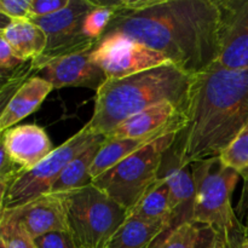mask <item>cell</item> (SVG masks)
I'll return each mask as SVG.
<instances>
[{"label": "cell", "mask_w": 248, "mask_h": 248, "mask_svg": "<svg viewBox=\"0 0 248 248\" xmlns=\"http://www.w3.org/2000/svg\"><path fill=\"white\" fill-rule=\"evenodd\" d=\"M244 232L245 227H240L232 230H222V232H218L216 248H244L242 247Z\"/></svg>", "instance_id": "30"}, {"label": "cell", "mask_w": 248, "mask_h": 248, "mask_svg": "<svg viewBox=\"0 0 248 248\" xmlns=\"http://www.w3.org/2000/svg\"><path fill=\"white\" fill-rule=\"evenodd\" d=\"M190 166L195 183L194 223L218 232L244 227L232 205L239 174L224 166L218 156L193 162Z\"/></svg>", "instance_id": "6"}, {"label": "cell", "mask_w": 248, "mask_h": 248, "mask_svg": "<svg viewBox=\"0 0 248 248\" xmlns=\"http://www.w3.org/2000/svg\"><path fill=\"white\" fill-rule=\"evenodd\" d=\"M93 50L79 51L60 57L33 60L38 75L50 82L53 89L63 87H87L98 91L107 81L102 68L93 62L91 52Z\"/></svg>", "instance_id": "11"}, {"label": "cell", "mask_w": 248, "mask_h": 248, "mask_svg": "<svg viewBox=\"0 0 248 248\" xmlns=\"http://www.w3.org/2000/svg\"><path fill=\"white\" fill-rule=\"evenodd\" d=\"M162 232V228L128 215L110 237L106 248H150Z\"/></svg>", "instance_id": "21"}, {"label": "cell", "mask_w": 248, "mask_h": 248, "mask_svg": "<svg viewBox=\"0 0 248 248\" xmlns=\"http://www.w3.org/2000/svg\"><path fill=\"white\" fill-rule=\"evenodd\" d=\"M106 35L121 34L166 56L190 74L210 68L219 52L218 0H120Z\"/></svg>", "instance_id": "1"}, {"label": "cell", "mask_w": 248, "mask_h": 248, "mask_svg": "<svg viewBox=\"0 0 248 248\" xmlns=\"http://www.w3.org/2000/svg\"><path fill=\"white\" fill-rule=\"evenodd\" d=\"M181 131L157 138L136 154L119 162L92 181V184L130 212L159 178L164 154Z\"/></svg>", "instance_id": "5"}, {"label": "cell", "mask_w": 248, "mask_h": 248, "mask_svg": "<svg viewBox=\"0 0 248 248\" xmlns=\"http://www.w3.org/2000/svg\"><path fill=\"white\" fill-rule=\"evenodd\" d=\"M177 132V131H172ZM169 132V133H172ZM169 133L160 136H154V137H145V138H127V140H104L103 144L99 148L97 156L94 159L93 164L91 167V177L92 179H96L104 172L113 169L114 166L121 162L123 160L127 159L131 155L136 154L137 152L142 150L150 143L156 140L157 138L166 136Z\"/></svg>", "instance_id": "19"}, {"label": "cell", "mask_w": 248, "mask_h": 248, "mask_svg": "<svg viewBox=\"0 0 248 248\" xmlns=\"http://www.w3.org/2000/svg\"><path fill=\"white\" fill-rule=\"evenodd\" d=\"M193 74L165 64L123 79H107L96 92L91 119L85 124L106 137L130 116L161 102H172L186 115Z\"/></svg>", "instance_id": "3"}, {"label": "cell", "mask_w": 248, "mask_h": 248, "mask_svg": "<svg viewBox=\"0 0 248 248\" xmlns=\"http://www.w3.org/2000/svg\"><path fill=\"white\" fill-rule=\"evenodd\" d=\"M242 247L248 248V227L245 228L244 239H242Z\"/></svg>", "instance_id": "33"}, {"label": "cell", "mask_w": 248, "mask_h": 248, "mask_svg": "<svg viewBox=\"0 0 248 248\" xmlns=\"http://www.w3.org/2000/svg\"><path fill=\"white\" fill-rule=\"evenodd\" d=\"M69 232L80 248H106L127 210L93 184L63 193Z\"/></svg>", "instance_id": "4"}, {"label": "cell", "mask_w": 248, "mask_h": 248, "mask_svg": "<svg viewBox=\"0 0 248 248\" xmlns=\"http://www.w3.org/2000/svg\"><path fill=\"white\" fill-rule=\"evenodd\" d=\"M248 121V68L193 74L186 126L174 147L186 164L218 156Z\"/></svg>", "instance_id": "2"}, {"label": "cell", "mask_w": 248, "mask_h": 248, "mask_svg": "<svg viewBox=\"0 0 248 248\" xmlns=\"http://www.w3.org/2000/svg\"><path fill=\"white\" fill-rule=\"evenodd\" d=\"M1 133V148L21 172L34 169L55 150L46 131L34 124L14 126Z\"/></svg>", "instance_id": "15"}, {"label": "cell", "mask_w": 248, "mask_h": 248, "mask_svg": "<svg viewBox=\"0 0 248 248\" xmlns=\"http://www.w3.org/2000/svg\"><path fill=\"white\" fill-rule=\"evenodd\" d=\"M104 138V136L97 135L84 126L69 140L55 148V150L34 169L17 174L16 178L9 184L4 198L0 199V211L17 207L50 193L69 162L92 144Z\"/></svg>", "instance_id": "7"}, {"label": "cell", "mask_w": 248, "mask_h": 248, "mask_svg": "<svg viewBox=\"0 0 248 248\" xmlns=\"http://www.w3.org/2000/svg\"><path fill=\"white\" fill-rule=\"evenodd\" d=\"M23 63L26 62L15 53L11 46L5 40L0 39V69H1V74L14 72Z\"/></svg>", "instance_id": "29"}, {"label": "cell", "mask_w": 248, "mask_h": 248, "mask_svg": "<svg viewBox=\"0 0 248 248\" xmlns=\"http://www.w3.org/2000/svg\"><path fill=\"white\" fill-rule=\"evenodd\" d=\"M107 79H123L153 68L172 64L159 51L121 34L106 35L91 52Z\"/></svg>", "instance_id": "8"}, {"label": "cell", "mask_w": 248, "mask_h": 248, "mask_svg": "<svg viewBox=\"0 0 248 248\" xmlns=\"http://www.w3.org/2000/svg\"><path fill=\"white\" fill-rule=\"evenodd\" d=\"M159 177L166 181L170 188V202L172 208L170 234L176 228L186 223H194V201H195V183H194L191 166L181 159V155L174 147V143L164 154Z\"/></svg>", "instance_id": "13"}, {"label": "cell", "mask_w": 248, "mask_h": 248, "mask_svg": "<svg viewBox=\"0 0 248 248\" xmlns=\"http://www.w3.org/2000/svg\"><path fill=\"white\" fill-rule=\"evenodd\" d=\"M218 157L224 166L234 170L245 182H248V121Z\"/></svg>", "instance_id": "22"}, {"label": "cell", "mask_w": 248, "mask_h": 248, "mask_svg": "<svg viewBox=\"0 0 248 248\" xmlns=\"http://www.w3.org/2000/svg\"><path fill=\"white\" fill-rule=\"evenodd\" d=\"M52 90V85L40 77L27 80L2 108L0 115L1 132L14 127L17 123L38 110Z\"/></svg>", "instance_id": "16"}, {"label": "cell", "mask_w": 248, "mask_h": 248, "mask_svg": "<svg viewBox=\"0 0 248 248\" xmlns=\"http://www.w3.org/2000/svg\"><path fill=\"white\" fill-rule=\"evenodd\" d=\"M104 140L106 138L96 142L91 147L87 148L85 152H82L79 156L75 157L73 161H70L69 165L63 170L62 174L52 186L50 193H68V191L78 190V189L85 188L92 184L93 179L91 177V167Z\"/></svg>", "instance_id": "20"}, {"label": "cell", "mask_w": 248, "mask_h": 248, "mask_svg": "<svg viewBox=\"0 0 248 248\" xmlns=\"http://www.w3.org/2000/svg\"><path fill=\"white\" fill-rule=\"evenodd\" d=\"M218 237V230L207 225L199 227L198 237L193 248H216Z\"/></svg>", "instance_id": "31"}, {"label": "cell", "mask_w": 248, "mask_h": 248, "mask_svg": "<svg viewBox=\"0 0 248 248\" xmlns=\"http://www.w3.org/2000/svg\"><path fill=\"white\" fill-rule=\"evenodd\" d=\"M186 115L172 102H161L130 116L106 136L107 140L145 138L182 131Z\"/></svg>", "instance_id": "14"}, {"label": "cell", "mask_w": 248, "mask_h": 248, "mask_svg": "<svg viewBox=\"0 0 248 248\" xmlns=\"http://www.w3.org/2000/svg\"><path fill=\"white\" fill-rule=\"evenodd\" d=\"M220 7L219 52L211 67L248 68V0H218Z\"/></svg>", "instance_id": "10"}, {"label": "cell", "mask_w": 248, "mask_h": 248, "mask_svg": "<svg viewBox=\"0 0 248 248\" xmlns=\"http://www.w3.org/2000/svg\"><path fill=\"white\" fill-rule=\"evenodd\" d=\"M0 248H7L6 244L4 241H1V240H0Z\"/></svg>", "instance_id": "34"}, {"label": "cell", "mask_w": 248, "mask_h": 248, "mask_svg": "<svg viewBox=\"0 0 248 248\" xmlns=\"http://www.w3.org/2000/svg\"><path fill=\"white\" fill-rule=\"evenodd\" d=\"M93 7V0H70L61 11L46 17L31 19L47 36V47L40 56L43 60L60 57L68 53L93 50L97 43L84 35V21Z\"/></svg>", "instance_id": "9"}, {"label": "cell", "mask_w": 248, "mask_h": 248, "mask_svg": "<svg viewBox=\"0 0 248 248\" xmlns=\"http://www.w3.org/2000/svg\"><path fill=\"white\" fill-rule=\"evenodd\" d=\"M199 227L196 223H186L170 232L157 248H193L198 237Z\"/></svg>", "instance_id": "24"}, {"label": "cell", "mask_w": 248, "mask_h": 248, "mask_svg": "<svg viewBox=\"0 0 248 248\" xmlns=\"http://www.w3.org/2000/svg\"><path fill=\"white\" fill-rule=\"evenodd\" d=\"M237 218H239L240 223L244 225L245 228L248 227V182H245L244 188L241 191V198H240L237 207L235 210Z\"/></svg>", "instance_id": "32"}, {"label": "cell", "mask_w": 248, "mask_h": 248, "mask_svg": "<svg viewBox=\"0 0 248 248\" xmlns=\"http://www.w3.org/2000/svg\"><path fill=\"white\" fill-rule=\"evenodd\" d=\"M114 1L93 0V7L84 21V35L90 40L98 43L106 34L114 17Z\"/></svg>", "instance_id": "23"}, {"label": "cell", "mask_w": 248, "mask_h": 248, "mask_svg": "<svg viewBox=\"0 0 248 248\" xmlns=\"http://www.w3.org/2000/svg\"><path fill=\"white\" fill-rule=\"evenodd\" d=\"M0 217L14 222L33 240L50 232H69L63 194H45L21 206L0 211Z\"/></svg>", "instance_id": "12"}, {"label": "cell", "mask_w": 248, "mask_h": 248, "mask_svg": "<svg viewBox=\"0 0 248 248\" xmlns=\"http://www.w3.org/2000/svg\"><path fill=\"white\" fill-rule=\"evenodd\" d=\"M130 216L140 218L149 224L156 225L164 229L161 236L157 237L150 248H156L164 237L169 234L171 225L172 208L170 202V188L164 178L159 177L157 181L145 191L135 207L128 212Z\"/></svg>", "instance_id": "17"}, {"label": "cell", "mask_w": 248, "mask_h": 248, "mask_svg": "<svg viewBox=\"0 0 248 248\" xmlns=\"http://www.w3.org/2000/svg\"><path fill=\"white\" fill-rule=\"evenodd\" d=\"M0 39L6 41L24 62L39 58L47 47L45 31L33 21H9L0 31Z\"/></svg>", "instance_id": "18"}, {"label": "cell", "mask_w": 248, "mask_h": 248, "mask_svg": "<svg viewBox=\"0 0 248 248\" xmlns=\"http://www.w3.org/2000/svg\"><path fill=\"white\" fill-rule=\"evenodd\" d=\"M0 240L7 248H36L33 239L11 220L0 217Z\"/></svg>", "instance_id": "25"}, {"label": "cell", "mask_w": 248, "mask_h": 248, "mask_svg": "<svg viewBox=\"0 0 248 248\" xmlns=\"http://www.w3.org/2000/svg\"><path fill=\"white\" fill-rule=\"evenodd\" d=\"M0 12L10 21H31V0H0Z\"/></svg>", "instance_id": "26"}, {"label": "cell", "mask_w": 248, "mask_h": 248, "mask_svg": "<svg viewBox=\"0 0 248 248\" xmlns=\"http://www.w3.org/2000/svg\"><path fill=\"white\" fill-rule=\"evenodd\" d=\"M36 248H80L69 232H55L33 240Z\"/></svg>", "instance_id": "27"}, {"label": "cell", "mask_w": 248, "mask_h": 248, "mask_svg": "<svg viewBox=\"0 0 248 248\" xmlns=\"http://www.w3.org/2000/svg\"><path fill=\"white\" fill-rule=\"evenodd\" d=\"M69 4L70 0H31V19L50 16Z\"/></svg>", "instance_id": "28"}]
</instances>
